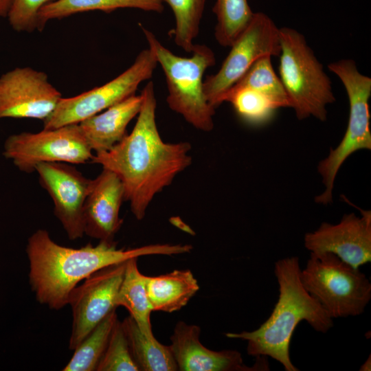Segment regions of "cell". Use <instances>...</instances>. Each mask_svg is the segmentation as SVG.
<instances>
[{
  "label": "cell",
  "instance_id": "cell-1",
  "mask_svg": "<svg viewBox=\"0 0 371 371\" xmlns=\"http://www.w3.org/2000/svg\"><path fill=\"white\" fill-rule=\"evenodd\" d=\"M140 94L142 103L131 133L109 150L93 154L91 160L120 178L124 201L137 220L144 218L155 196L192 163L189 142L168 143L161 137L153 82L149 81Z\"/></svg>",
  "mask_w": 371,
  "mask_h": 371
},
{
  "label": "cell",
  "instance_id": "cell-2",
  "mask_svg": "<svg viewBox=\"0 0 371 371\" xmlns=\"http://www.w3.org/2000/svg\"><path fill=\"white\" fill-rule=\"evenodd\" d=\"M191 245L152 244L134 248H117L115 241H99L80 248L57 244L49 232L37 229L28 238L26 253L30 263L29 282L36 300L53 310L68 304L78 283L106 267L148 255L189 253Z\"/></svg>",
  "mask_w": 371,
  "mask_h": 371
},
{
  "label": "cell",
  "instance_id": "cell-3",
  "mask_svg": "<svg viewBox=\"0 0 371 371\" xmlns=\"http://www.w3.org/2000/svg\"><path fill=\"white\" fill-rule=\"evenodd\" d=\"M300 272L297 257L278 260L274 265V273L279 295L271 315L253 331L225 334L228 338L247 341L249 355L271 357L286 371L299 370L291 361L289 346L301 321H306L315 330L323 333L333 326V319L304 287Z\"/></svg>",
  "mask_w": 371,
  "mask_h": 371
},
{
  "label": "cell",
  "instance_id": "cell-4",
  "mask_svg": "<svg viewBox=\"0 0 371 371\" xmlns=\"http://www.w3.org/2000/svg\"><path fill=\"white\" fill-rule=\"evenodd\" d=\"M142 29L148 48L165 74L169 108L195 128L211 131L215 109L205 97L203 75L216 63L214 52L205 45L194 44L190 57L179 56L164 46L149 30Z\"/></svg>",
  "mask_w": 371,
  "mask_h": 371
},
{
  "label": "cell",
  "instance_id": "cell-5",
  "mask_svg": "<svg viewBox=\"0 0 371 371\" xmlns=\"http://www.w3.org/2000/svg\"><path fill=\"white\" fill-rule=\"evenodd\" d=\"M279 33V78L290 108L300 120L313 117L324 122L327 106L335 101L330 78L302 33L289 27Z\"/></svg>",
  "mask_w": 371,
  "mask_h": 371
},
{
  "label": "cell",
  "instance_id": "cell-6",
  "mask_svg": "<svg viewBox=\"0 0 371 371\" xmlns=\"http://www.w3.org/2000/svg\"><path fill=\"white\" fill-rule=\"evenodd\" d=\"M328 69L342 82L349 102V116L346 132L339 144L331 148L318 164L324 190L315 202L327 205L333 201V190L337 172L344 162L355 152L371 149L370 112L371 78L361 74L356 63L349 58L328 65Z\"/></svg>",
  "mask_w": 371,
  "mask_h": 371
},
{
  "label": "cell",
  "instance_id": "cell-7",
  "mask_svg": "<svg viewBox=\"0 0 371 371\" xmlns=\"http://www.w3.org/2000/svg\"><path fill=\"white\" fill-rule=\"evenodd\" d=\"M300 280L332 319L361 315L371 299L365 274L331 253H311Z\"/></svg>",
  "mask_w": 371,
  "mask_h": 371
},
{
  "label": "cell",
  "instance_id": "cell-8",
  "mask_svg": "<svg viewBox=\"0 0 371 371\" xmlns=\"http://www.w3.org/2000/svg\"><path fill=\"white\" fill-rule=\"evenodd\" d=\"M279 29L263 12H254L243 31L232 44L219 70L203 80L205 97L214 109L226 92L262 57L279 56Z\"/></svg>",
  "mask_w": 371,
  "mask_h": 371
},
{
  "label": "cell",
  "instance_id": "cell-9",
  "mask_svg": "<svg viewBox=\"0 0 371 371\" xmlns=\"http://www.w3.org/2000/svg\"><path fill=\"white\" fill-rule=\"evenodd\" d=\"M157 64L149 48L141 51L127 69L109 82L74 97H62L43 120V128L79 124L135 95L140 83L152 78Z\"/></svg>",
  "mask_w": 371,
  "mask_h": 371
},
{
  "label": "cell",
  "instance_id": "cell-10",
  "mask_svg": "<svg viewBox=\"0 0 371 371\" xmlns=\"http://www.w3.org/2000/svg\"><path fill=\"white\" fill-rule=\"evenodd\" d=\"M3 155L26 173L34 172L40 163L82 164L93 156L78 124L11 135L5 141Z\"/></svg>",
  "mask_w": 371,
  "mask_h": 371
},
{
  "label": "cell",
  "instance_id": "cell-11",
  "mask_svg": "<svg viewBox=\"0 0 371 371\" xmlns=\"http://www.w3.org/2000/svg\"><path fill=\"white\" fill-rule=\"evenodd\" d=\"M126 262L93 273L71 292L68 304L72 311L69 348L74 350L85 337L113 310L123 279Z\"/></svg>",
  "mask_w": 371,
  "mask_h": 371
},
{
  "label": "cell",
  "instance_id": "cell-12",
  "mask_svg": "<svg viewBox=\"0 0 371 371\" xmlns=\"http://www.w3.org/2000/svg\"><path fill=\"white\" fill-rule=\"evenodd\" d=\"M62 98L46 73L16 67L0 76V119L45 120Z\"/></svg>",
  "mask_w": 371,
  "mask_h": 371
},
{
  "label": "cell",
  "instance_id": "cell-13",
  "mask_svg": "<svg viewBox=\"0 0 371 371\" xmlns=\"http://www.w3.org/2000/svg\"><path fill=\"white\" fill-rule=\"evenodd\" d=\"M35 171L41 186L54 202V214L68 238H82L85 235L84 205L91 179L65 162L40 163L36 166Z\"/></svg>",
  "mask_w": 371,
  "mask_h": 371
},
{
  "label": "cell",
  "instance_id": "cell-14",
  "mask_svg": "<svg viewBox=\"0 0 371 371\" xmlns=\"http://www.w3.org/2000/svg\"><path fill=\"white\" fill-rule=\"evenodd\" d=\"M344 214L336 224L322 223L304 236L306 249L314 254L331 253L356 269L371 261V212Z\"/></svg>",
  "mask_w": 371,
  "mask_h": 371
},
{
  "label": "cell",
  "instance_id": "cell-15",
  "mask_svg": "<svg viewBox=\"0 0 371 371\" xmlns=\"http://www.w3.org/2000/svg\"><path fill=\"white\" fill-rule=\"evenodd\" d=\"M201 328L194 324L178 322L170 337L169 346L181 371H248L269 370L265 357H257L255 366L244 364L237 350H212L199 340Z\"/></svg>",
  "mask_w": 371,
  "mask_h": 371
},
{
  "label": "cell",
  "instance_id": "cell-16",
  "mask_svg": "<svg viewBox=\"0 0 371 371\" xmlns=\"http://www.w3.org/2000/svg\"><path fill=\"white\" fill-rule=\"evenodd\" d=\"M124 201V191L120 178L102 168L91 179L83 210L84 234L99 241H114L123 219L120 210Z\"/></svg>",
  "mask_w": 371,
  "mask_h": 371
},
{
  "label": "cell",
  "instance_id": "cell-17",
  "mask_svg": "<svg viewBox=\"0 0 371 371\" xmlns=\"http://www.w3.org/2000/svg\"><path fill=\"white\" fill-rule=\"evenodd\" d=\"M142 103L140 95H133L80 122V128L91 150L106 151L126 135L130 122L138 115Z\"/></svg>",
  "mask_w": 371,
  "mask_h": 371
},
{
  "label": "cell",
  "instance_id": "cell-18",
  "mask_svg": "<svg viewBox=\"0 0 371 371\" xmlns=\"http://www.w3.org/2000/svg\"><path fill=\"white\" fill-rule=\"evenodd\" d=\"M199 290L189 269H176L157 276H146V291L153 311L172 313L186 306Z\"/></svg>",
  "mask_w": 371,
  "mask_h": 371
},
{
  "label": "cell",
  "instance_id": "cell-19",
  "mask_svg": "<svg viewBox=\"0 0 371 371\" xmlns=\"http://www.w3.org/2000/svg\"><path fill=\"white\" fill-rule=\"evenodd\" d=\"M137 258L128 260L116 298V306H124L139 330L148 337L154 336L150 323L153 311L146 291V276L137 266Z\"/></svg>",
  "mask_w": 371,
  "mask_h": 371
},
{
  "label": "cell",
  "instance_id": "cell-20",
  "mask_svg": "<svg viewBox=\"0 0 371 371\" xmlns=\"http://www.w3.org/2000/svg\"><path fill=\"white\" fill-rule=\"evenodd\" d=\"M120 8H134L161 13V0H55L41 8L38 14V30L42 31L46 23L71 15L93 10L110 13Z\"/></svg>",
  "mask_w": 371,
  "mask_h": 371
},
{
  "label": "cell",
  "instance_id": "cell-21",
  "mask_svg": "<svg viewBox=\"0 0 371 371\" xmlns=\"http://www.w3.org/2000/svg\"><path fill=\"white\" fill-rule=\"evenodd\" d=\"M132 357L139 371H177L178 368L169 346L155 336L148 337L129 315L122 322Z\"/></svg>",
  "mask_w": 371,
  "mask_h": 371
},
{
  "label": "cell",
  "instance_id": "cell-22",
  "mask_svg": "<svg viewBox=\"0 0 371 371\" xmlns=\"http://www.w3.org/2000/svg\"><path fill=\"white\" fill-rule=\"evenodd\" d=\"M115 309L111 311L78 345L64 371H96L117 320Z\"/></svg>",
  "mask_w": 371,
  "mask_h": 371
},
{
  "label": "cell",
  "instance_id": "cell-23",
  "mask_svg": "<svg viewBox=\"0 0 371 371\" xmlns=\"http://www.w3.org/2000/svg\"><path fill=\"white\" fill-rule=\"evenodd\" d=\"M223 102L230 103L241 120L254 126L269 122L280 109L267 95L248 87H231L224 95Z\"/></svg>",
  "mask_w": 371,
  "mask_h": 371
},
{
  "label": "cell",
  "instance_id": "cell-24",
  "mask_svg": "<svg viewBox=\"0 0 371 371\" xmlns=\"http://www.w3.org/2000/svg\"><path fill=\"white\" fill-rule=\"evenodd\" d=\"M212 11L216 18L214 37L224 47L232 45L254 14L247 0H216Z\"/></svg>",
  "mask_w": 371,
  "mask_h": 371
},
{
  "label": "cell",
  "instance_id": "cell-25",
  "mask_svg": "<svg viewBox=\"0 0 371 371\" xmlns=\"http://www.w3.org/2000/svg\"><path fill=\"white\" fill-rule=\"evenodd\" d=\"M172 9L175 27L170 32L175 44L191 52L194 40L199 32L201 21L207 0H161Z\"/></svg>",
  "mask_w": 371,
  "mask_h": 371
},
{
  "label": "cell",
  "instance_id": "cell-26",
  "mask_svg": "<svg viewBox=\"0 0 371 371\" xmlns=\"http://www.w3.org/2000/svg\"><path fill=\"white\" fill-rule=\"evenodd\" d=\"M232 87L255 89L270 98L279 108L290 107L285 90L272 66L271 56L258 59Z\"/></svg>",
  "mask_w": 371,
  "mask_h": 371
},
{
  "label": "cell",
  "instance_id": "cell-27",
  "mask_svg": "<svg viewBox=\"0 0 371 371\" xmlns=\"http://www.w3.org/2000/svg\"><path fill=\"white\" fill-rule=\"evenodd\" d=\"M96 371H139L134 361L122 322H115Z\"/></svg>",
  "mask_w": 371,
  "mask_h": 371
},
{
  "label": "cell",
  "instance_id": "cell-28",
  "mask_svg": "<svg viewBox=\"0 0 371 371\" xmlns=\"http://www.w3.org/2000/svg\"><path fill=\"white\" fill-rule=\"evenodd\" d=\"M54 1L12 0L6 18L14 30L32 32L38 30V14L41 8Z\"/></svg>",
  "mask_w": 371,
  "mask_h": 371
},
{
  "label": "cell",
  "instance_id": "cell-29",
  "mask_svg": "<svg viewBox=\"0 0 371 371\" xmlns=\"http://www.w3.org/2000/svg\"><path fill=\"white\" fill-rule=\"evenodd\" d=\"M12 0H0V18H6Z\"/></svg>",
  "mask_w": 371,
  "mask_h": 371
},
{
  "label": "cell",
  "instance_id": "cell-30",
  "mask_svg": "<svg viewBox=\"0 0 371 371\" xmlns=\"http://www.w3.org/2000/svg\"><path fill=\"white\" fill-rule=\"evenodd\" d=\"M360 370H370V357L361 366Z\"/></svg>",
  "mask_w": 371,
  "mask_h": 371
}]
</instances>
